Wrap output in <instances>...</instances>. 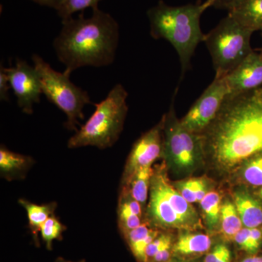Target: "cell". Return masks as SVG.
I'll use <instances>...</instances> for the list:
<instances>
[{
    "mask_svg": "<svg viewBox=\"0 0 262 262\" xmlns=\"http://www.w3.org/2000/svg\"><path fill=\"white\" fill-rule=\"evenodd\" d=\"M31 1L42 6L48 7L57 10L64 0H31Z\"/></svg>",
    "mask_w": 262,
    "mask_h": 262,
    "instance_id": "cell-33",
    "label": "cell"
},
{
    "mask_svg": "<svg viewBox=\"0 0 262 262\" xmlns=\"http://www.w3.org/2000/svg\"><path fill=\"white\" fill-rule=\"evenodd\" d=\"M164 118L163 154L173 168L189 171L195 168L205 153L202 136L182 126L176 117L173 102Z\"/></svg>",
    "mask_w": 262,
    "mask_h": 262,
    "instance_id": "cell-8",
    "label": "cell"
},
{
    "mask_svg": "<svg viewBox=\"0 0 262 262\" xmlns=\"http://www.w3.org/2000/svg\"><path fill=\"white\" fill-rule=\"evenodd\" d=\"M150 223H143L137 228L123 234L131 253L138 262H145L146 248L160 233Z\"/></svg>",
    "mask_w": 262,
    "mask_h": 262,
    "instance_id": "cell-17",
    "label": "cell"
},
{
    "mask_svg": "<svg viewBox=\"0 0 262 262\" xmlns=\"http://www.w3.org/2000/svg\"><path fill=\"white\" fill-rule=\"evenodd\" d=\"M237 0H206L204 2L208 8L211 7L217 9L227 10L229 11Z\"/></svg>",
    "mask_w": 262,
    "mask_h": 262,
    "instance_id": "cell-31",
    "label": "cell"
},
{
    "mask_svg": "<svg viewBox=\"0 0 262 262\" xmlns=\"http://www.w3.org/2000/svg\"><path fill=\"white\" fill-rule=\"evenodd\" d=\"M228 96L244 94L262 88V53L253 51L225 77Z\"/></svg>",
    "mask_w": 262,
    "mask_h": 262,
    "instance_id": "cell-12",
    "label": "cell"
},
{
    "mask_svg": "<svg viewBox=\"0 0 262 262\" xmlns=\"http://www.w3.org/2000/svg\"><path fill=\"white\" fill-rule=\"evenodd\" d=\"M183 198L189 203L201 202L208 194V184L202 178L189 179L174 185Z\"/></svg>",
    "mask_w": 262,
    "mask_h": 262,
    "instance_id": "cell-22",
    "label": "cell"
},
{
    "mask_svg": "<svg viewBox=\"0 0 262 262\" xmlns=\"http://www.w3.org/2000/svg\"><path fill=\"white\" fill-rule=\"evenodd\" d=\"M34 164L32 157L13 152L2 145L0 148V175L11 182L25 179Z\"/></svg>",
    "mask_w": 262,
    "mask_h": 262,
    "instance_id": "cell-13",
    "label": "cell"
},
{
    "mask_svg": "<svg viewBox=\"0 0 262 262\" xmlns=\"http://www.w3.org/2000/svg\"><path fill=\"white\" fill-rule=\"evenodd\" d=\"M200 203L207 226L209 229H215L220 222L222 205L220 194L209 192Z\"/></svg>",
    "mask_w": 262,
    "mask_h": 262,
    "instance_id": "cell-23",
    "label": "cell"
},
{
    "mask_svg": "<svg viewBox=\"0 0 262 262\" xmlns=\"http://www.w3.org/2000/svg\"><path fill=\"white\" fill-rule=\"evenodd\" d=\"M55 262H86L85 259L80 260V261H70V260L65 259L63 257H58L56 258V261Z\"/></svg>",
    "mask_w": 262,
    "mask_h": 262,
    "instance_id": "cell-37",
    "label": "cell"
},
{
    "mask_svg": "<svg viewBox=\"0 0 262 262\" xmlns=\"http://www.w3.org/2000/svg\"><path fill=\"white\" fill-rule=\"evenodd\" d=\"M120 41V27L110 13L93 9L88 18L62 20L59 34L53 41L57 58L71 75L84 67H103L115 61Z\"/></svg>",
    "mask_w": 262,
    "mask_h": 262,
    "instance_id": "cell-2",
    "label": "cell"
},
{
    "mask_svg": "<svg viewBox=\"0 0 262 262\" xmlns=\"http://www.w3.org/2000/svg\"><path fill=\"white\" fill-rule=\"evenodd\" d=\"M228 14L252 32L262 33V0H237Z\"/></svg>",
    "mask_w": 262,
    "mask_h": 262,
    "instance_id": "cell-15",
    "label": "cell"
},
{
    "mask_svg": "<svg viewBox=\"0 0 262 262\" xmlns=\"http://www.w3.org/2000/svg\"><path fill=\"white\" fill-rule=\"evenodd\" d=\"M262 241V230L257 228H251V252L254 253L260 247Z\"/></svg>",
    "mask_w": 262,
    "mask_h": 262,
    "instance_id": "cell-32",
    "label": "cell"
},
{
    "mask_svg": "<svg viewBox=\"0 0 262 262\" xmlns=\"http://www.w3.org/2000/svg\"><path fill=\"white\" fill-rule=\"evenodd\" d=\"M222 232L226 238L233 239L235 234L242 229L243 223L237 213L235 205L227 201L222 205L220 217Z\"/></svg>",
    "mask_w": 262,
    "mask_h": 262,
    "instance_id": "cell-21",
    "label": "cell"
},
{
    "mask_svg": "<svg viewBox=\"0 0 262 262\" xmlns=\"http://www.w3.org/2000/svg\"><path fill=\"white\" fill-rule=\"evenodd\" d=\"M241 262H262V256H250L244 258Z\"/></svg>",
    "mask_w": 262,
    "mask_h": 262,
    "instance_id": "cell-34",
    "label": "cell"
},
{
    "mask_svg": "<svg viewBox=\"0 0 262 262\" xmlns=\"http://www.w3.org/2000/svg\"><path fill=\"white\" fill-rule=\"evenodd\" d=\"M234 205L246 228H256L262 225V204L249 193L237 191L234 194Z\"/></svg>",
    "mask_w": 262,
    "mask_h": 262,
    "instance_id": "cell-16",
    "label": "cell"
},
{
    "mask_svg": "<svg viewBox=\"0 0 262 262\" xmlns=\"http://www.w3.org/2000/svg\"><path fill=\"white\" fill-rule=\"evenodd\" d=\"M173 239V237H172L170 234L160 233L159 235H158V237L148 246L147 248H146L145 262H149L151 261L155 255L159 252L160 249H161L168 241H170V239Z\"/></svg>",
    "mask_w": 262,
    "mask_h": 262,
    "instance_id": "cell-27",
    "label": "cell"
},
{
    "mask_svg": "<svg viewBox=\"0 0 262 262\" xmlns=\"http://www.w3.org/2000/svg\"><path fill=\"white\" fill-rule=\"evenodd\" d=\"M102 0H64L56 10L62 20L72 17L77 12L83 11L88 8H98V3Z\"/></svg>",
    "mask_w": 262,
    "mask_h": 262,
    "instance_id": "cell-26",
    "label": "cell"
},
{
    "mask_svg": "<svg viewBox=\"0 0 262 262\" xmlns=\"http://www.w3.org/2000/svg\"><path fill=\"white\" fill-rule=\"evenodd\" d=\"M127 96L121 84H115L104 99L95 104L94 114L69 139L67 147L91 146L103 149L113 146L123 130L128 111Z\"/></svg>",
    "mask_w": 262,
    "mask_h": 262,
    "instance_id": "cell-4",
    "label": "cell"
},
{
    "mask_svg": "<svg viewBox=\"0 0 262 262\" xmlns=\"http://www.w3.org/2000/svg\"><path fill=\"white\" fill-rule=\"evenodd\" d=\"M221 262H231V253L229 248H227V251H225Z\"/></svg>",
    "mask_w": 262,
    "mask_h": 262,
    "instance_id": "cell-35",
    "label": "cell"
},
{
    "mask_svg": "<svg viewBox=\"0 0 262 262\" xmlns=\"http://www.w3.org/2000/svg\"><path fill=\"white\" fill-rule=\"evenodd\" d=\"M208 8L205 3L170 6L160 0L148 10L150 35L171 44L179 56L182 77L190 69L198 45L204 42L206 34L202 32L201 18Z\"/></svg>",
    "mask_w": 262,
    "mask_h": 262,
    "instance_id": "cell-3",
    "label": "cell"
},
{
    "mask_svg": "<svg viewBox=\"0 0 262 262\" xmlns=\"http://www.w3.org/2000/svg\"><path fill=\"white\" fill-rule=\"evenodd\" d=\"M164 117L158 125L146 131L136 141L127 158L122 185L139 169L151 166L163 154Z\"/></svg>",
    "mask_w": 262,
    "mask_h": 262,
    "instance_id": "cell-11",
    "label": "cell"
},
{
    "mask_svg": "<svg viewBox=\"0 0 262 262\" xmlns=\"http://www.w3.org/2000/svg\"><path fill=\"white\" fill-rule=\"evenodd\" d=\"M261 34H262V33H261ZM260 51V52H261V53H262V47H261V50H260V51Z\"/></svg>",
    "mask_w": 262,
    "mask_h": 262,
    "instance_id": "cell-39",
    "label": "cell"
},
{
    "mask_svg": "<svg viewBox=\"0 0 262 262\" xmlns=\"http://www.w3.org/2000/svg\"><path fill=\"white\" fill-rule=\"evenodd\" d=\"M118 227L122 234L142 225V206L132 198L125 188H122L119 198Z\"/></svg>",
    "mask_w": 262,
    "mask_h": 262,
    "instance_id": "cell-14",
    "label": "cell"
},
{
    "mask_svg": "<svg viewBox=\"0 0 262 262\" xmlns=\"http://www.w3.org/2000/svg\"><path fill=\"white\" fill-rule=\"evenodd\" d=\"M18 203L27 211L29 228L32 233L33 241L39 247V232H40L42 225L48 219L54 215L57 203L53 202L48 204L37 205L24 199L19 200Z\"/></svg>",
    "mask_w": 262,
    "mask_h": 262,
    "instance_id": "cell-18",
    "label": "cell"
},
{
    "mask_svg": "<svg viewBox=\"0 0 262 262\" xmlns=\"http://www.w3.org/2000/svg\"><path fill=\"white\" fill-rule=\"evenodd\" d=\"M146 213L155 227L192 231L201 226L194 207L171 184L164 165L154 170Z\"/></svg>",
    "mask_w": 262,
    "mask_h": 262,
    "instance_id": "cell-5",
    "label": "cell"
},
{
    "mask_svg": "<svg viewBox=\"0 0 262 262\" xmlns=\"http://www.w3.org/2000/svg\"><path fill=\"white\" fill-rule=\"evenodd\" d=\"M246 163L242 172L245 182L254 187H262V153Z\"/></svg>",
    "mask_w": 262,
    "mask_h": 262,
    "instance_id": "cell-25",
    "label": "cell"
},
{
    "mask_svg": "<svg viewBox=\"0 0 262 262\" xmlns=\"http://www.w3.org/2000/svg\"><path fill=\"white\" fill-rule=\"evenodd\" d=\"M32 60L40 78L42 94L64 113L66 128L76 132L79 120L84 119V106L93 103L87 91L74 84L71 75L57 72L39 55H33Z\"/></svg>",
    "mask_w": 262,
    "mask_h": 262,
    "instance_id": "cell-7",
    "label": "cell"
},
{
    "mask_svg": "<svg viewBox=\"0 0 262 262\" xmlns=\"http://www.w3.org/2000/svg\"><path fill=\"white\" fill-rule=\"evenodd\" d=\"M253 34L228 14L206 34L204 42L211 56L215 77H225L252 53Z\"/></svg>",
    "mask_w": 262,
    "mask_h": 262,
    "instance_id": "cell-6",
    "label": "cell"
},
{
    "mask_svg": "<svg viewBox=\"0 0 262 262\" xmlns=\"http://www.w3.org/2000/svg\"><path fill=\"white\" fill-rule=\"evenodd\" d=\"M10 86L9 77L3 70V66L0 69V100L2 101H9Z\"/></svg>",
    "mask_w": 262,
    "mask_h": 262,
    "instance_id": "cell-29",
    "label": "cell"
},
{
    "mask_svg": "<svg viewBox=\"0 0 262 262\" xmlns=\"http://www.w3.org/2000/svg\"><path fill=\"white\" fill-rule=\"evenodd\" d=\"M260 196H261L262 198V188H261V190H260Z\"/></svg>",
    "mask_w": 262,
    "mask_h": 262,
    "instance_id": "cell-38",
    "label": "cell"
},
{
    "mask_svg": "<svg viewBox=\"0 0 262 262\" xmlns=\"http://www.w3.org/2000/svg\"><path fill=\"white\" fill-rule=\"evenodd\" d=\"M154 173L151 166L139 169L128 179L122 188H125L134 199L144 206L147 201L150 189V183Z\"/></svg>",
    "mask_w": 262,
    "mask_h": 262,
    "instance_id": "cell-20",
    "label": "cell"
},
{
    "mask_svg": "<svg viewBox=\"0 0 262 262\" xmlns=\"http://www.w3.org/2000/svg\"><path fill=\"white\" fill-rule=\"evenodd\" d=\"M66 229L67 227L63 225L55 215H51L45 222L41 228L40 234L48 251H52L53 249V241H61L63 238L62 234Z\"/></svg>",
    "mask_w": 262,
    "mask_h": 262,
    "instance_id": "cell-24",
    "label": "cell"
},
{
    "mask_svg": "<svg viewBox=\"0 0 262 262\" xmlns=\"http://www.w3.org/2000/svg\"><path fill=\"white\" fill-rule=\"evenodd\" d=\"M3 68L9 77L19 108L24 113L32 115L34 104L39 103L42 94L40 78L35 67L17 58L13 67Z\"/></svg>",
    "mask_w": 262,
    "mask_h": 262,
    "instance_id": "cell-10",
    "label": "cell"
},
{
    "mask_svg": "<svg viewBox=\"0 0 262 262\" xmlns=\"http://www.w3.org/2000/svg\"><path fill=\"white\" fill-rule=\"evenodd\" d=\"M211 239L203 233L185 232L179 236L173 246V254L176 257L201 255L209 251Z\"/></svg>",
    "mask_w": 262,
    "mask_h": 262,
    "instance_id": "cell-19",
    "label": "cell"
},
{
    "mask_svg": "<svg viewBox=\"0 0 262 262\" xmlns=\"http://www.w3.org/2000/svg\"><path fill=\"white\" fill-rule=\"evenodd\" d=\"M228 94L225 77H215L180 120L182 126L189 132L201 135L215 120Z\"/></svg>",
    "mask_w": 262,
    "mask_h": 262,
    "instance_id": "cell-9",
    "label": "cell"
},
{
    "mask_svg": "<svg viewBox=\"0 0 262 262\" xmlns=\"http://www.w3.org/2000/svg\"><path fill=\"white\" fill-rule=\"evenodd\" d=\"M227 248L228 247L225 244L216 245L211 252L207 254L204 262H221Z\"/></svg>",
    "mask_w": 262,
    "mask_h": 262,
    "instance_id": "cell-30",
    "label": "cell"
},
{
    "mask_svg": "<svg viewBox=\"0 0 262 262\" xmlns=\"http://www.w3.org/2000/svg\"><path fill=\"white\" fill-rule=\"evenodd\" d=\"M234 242L239 248L249 253H251V229L242 228L235 234L233 238Z\"/></svg>",
    "mask_w": 262,
    "mask_h": 262,
    "instance_id": "cell-28",
    "label": "cell"
},
{
    "mask_svg": "<svg viewBox=\"0 0 262 262\" xmlns=\"http://www.w3.org/2000/svg\"><path fill=\"white\" fill-rule=\"evenodd\" d=\"M166 262H198L194 261V260L184 259V258H181L178 257L170 258L168 261Z\"/></svg>",
    "mask_w": 262,
    "mask_h": 262,
    "instance_id": "cell-36",
    "label": "cell"
},
{
    "mask_svg": "<svg viewBox=\"0 0 262 262\" xmlns=\"http://www.w3.org/2000/svg\"><path fill=\"white\" fill-rule=\"evenodd\" d=\"M205 153L231 170L262 153V88L228 96L201 134Z\"/></svg>",
    "mask_w": 262,
    "mask_h": 262,
    "instance_id": "cell-1",
    "label": "cell"
}]
</instances>
